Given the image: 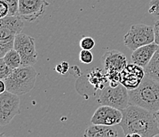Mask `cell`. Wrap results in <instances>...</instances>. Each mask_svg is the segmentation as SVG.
Returning a JSON list of instances; mask_svg holds the SVG:
<instances>
[{
	"instance_id": "484cf974",
	"label": "cell",
	"mask_w": 159,
	"mask_h": 137,
	"mask_svg": "<svg viewBox=\"0 0 159 137\" xmlns=\"http://www.w3.org/2000/svg\"><path fill=\"white\" fill-rule=\"evenodd\" d=\"M125 137H142V135L138 133H132V134H128V135H125Z\"/></svg>"
},
{
	"instance_id": "4316f807",
	"label": "cell",
	"mask_w": 159,
	"mask_h": 137,
	"mask_svg": "<svg viewBox=\"0 0 159 137\" xmlns=\"http://www.w3.org/2000/svg\"><path fill=\"white\" fill-rule=\"evenodd\" d=\"M154 116H155L156 120H157V123H158V125H159V110L157 111L156 112H154Z\"/></svg>"
},
{
	"instance_id": "9c48e42d",
	"label": "cell",
	"mask_w": 159,
	"mask_h": 137,
	"mask_svg": "<svg viewBox=\"0 0 159 137\" xmlns=\"http://www.w3.org/2000/svg\"><path fill=\"white\" fill-rule=\"evenodd\" d=\"M48 5L49 2L46 0H19L18 16L32 22L44 14Z\"/></svg>"
},
{
	"instance_id": "7a4b0ae2",
	"label": "cell",
	"mask_w": 159,
	"mask_h": 137,
	"mask_svg": "<svg viewBox=\"0 0 159 137\" xmlns=\"http://www.w3.org/2000/svg\"><path fill=\"white\" fill-rule=\"evenodd\" d=\"M130 106H136L152 112L159 110V83L145 75L135 90L128 91Z\"/></svg>"
},
{
	"instance_id": "277c9868",
	"label": "cell",
	"mask_w": 159,
	"mask_h": 137,
	"mask_svg": "<svg viewBox=\"0 0 159 137\" xmlns=\"http://www.w3.org/2000/svg\"><path fill=\"white\" fill-rule=\"evenodd\" d=\"M24 23L20 16H7L0 21V56L2 58L8 52L14 48V41L21 34Z\"/></svg>"
},
{
	"instance_id": "603a6c76",
	"label": "cell",
	"mask_w": 159,
	"mask_h": 137,
	"mask_svg": "<svg viewBox=\"0 0 159 137\" xmlns=\"http://www.w3.org/2000/svg\"><path fill=\"white\" fill-rule=\"evenodd\" d=\"M69 68H70L69 63L66 61H63L61 63H59V64L56 65V71H57L60 74L63 75L66 74V72L68 71Z\"/></svg>"
},
{
	"instance_id": "ac0fdd59",
	"label": "cell",
	"mask_w": 159,
	"mask_h": 137,
	"mask_svg": "<svg viewBox=\"0 0 159 137\" xmlns=\"http://www.w3.org/2000/svg\"><path fill=\"white\" fill-rule=\"evenodd\" d=\"M13 70L6 64L3 59H0V79H6L11 75Z\"/></svg>"
},
{
	"instance_id": "f1b7e54d",
	"label": "cell",
	"mask_w": 159,
	"mask_h": 137,
	"mask_svg": "<svg viewBox=\"0 0 159 137\" xmlns=\"http://www.w3.org/2000/svg\"><path fill=\"white\" fill-rule=\"evenodd\" d=\"M154 137H159V134H157V135H154Z\"/></svg>"
},
{
	"instance_id": "7402d4cb",
	"label": "cell",
	"mask_w": 159,
	"mask_h": 137,
	"mask_svg": "<svg viewBox=\"0 0 159 137\" xmlns=\"http://www.w3.org/2000/svg\"><path fill=\"white\" fill-rule=\"evenodd\" d=\"M10 7L5 2L0 0V18H4L9 16Z\"/></svg>"
},
{
	"instance_id": "5bb4252c",
	"label": "cell",
	"mask_w": 159,
	"mask_h": 137,
	"mask_svg": "<svg viewBox=\"0 0 159 137\" xmlns=\"http://www.w3.org/2000/svg\"><path fill=\"white\" fill-rule=\"evenodd\" d=\"M83 137H118V133L113 127L93 125L85 130Z\"/></svg>"
},
{
	"instance_id": "4fadbf2b",
	"label": "cell",
	"mask_w": 159,
	"mask_h": 137,
	"mask_svg": "<svg viewBox=\"0 0 159 137\" xmlns=\"http://www.w3.org/2000/svg\"><path fill=\"white\" fill-rule=\"evenodd\" d=\"M158 48L159 45H157L156 43H152L139 48L138 49L133 51L131 54V59L132 63L145 68L153 58L154 53L158 49Z\"/></svg>"
},
{
	"instance_id": "52a82bcc",
	"label": "cell",
	"mask_w": 159,
	"mask_h": 137,
	"mask_svg": "<svg viewBox=\"0 0 159 137\" xmlns=\"http://www.w3.org/2000/svg\"><path fill=\"white\" fill-rule=\"evenodd\" d=\"M14 49L19 53L22 67H33L37 62L35 40L25 34H18L14 41Z\"/></svg>"
},
{
	"instance_id": "83f0119b",
	"label": "cell",
	"mask_w": 159,
	"mask_h": 137,
	"mask_svg": "<svg viewBox=\"0 0 159 137\" xmlns=\"http://www.w3.org/2000/svg\"><path fill=\"white\" fill-rule=\"evenodd\" d=\"M0 137H7V136H4L3 133H2L1 135H0ZM7 137H10V136H7Z\"/></svg>"
},
{
	"instance_id": "ffe728a7",
	"label": "cell",
	"mask_w": 159,
	"mask_h": 137,
	"mask_svg": "<svg viewBox=\"0 0 159 137\" xmlns=\"http://www.w3.org/2000/svg\"><path fill=\"white\" fill-rule=\"evenodd\" d=\"M79 60L81 63L89 64L93 62V56L89 50H81L79 53Z\"/></svg>"
},
{
	"instance_id": "2e32d148",
	"label": "cell",
	"mask_w": 159,
	"mask_h": 137,
	"mask_svg": "<svg viewBox=\"0 0 159 137\" xmlns=\"http://www.w3.org/2000/svg\"><path fill=\"white\" fill-rule=\"evenodd\" d=\"M4 62L7 66L11 67L12 70L17 69L21 67V60L19 53L16 51L15 49H12L2 57Z\"/></svg>"
},
{
	"instance_id": "3957f363",
	"label": "cell",
	"mask_w": 159,
	"mask_h": 137,
	"mask_svg": "<svg viewBox=\"0 0 159 137\" xmlns=\"http://www.w3.org/2000/svg\"><path fill=\"white\" fill-rule=\"evenodd\" d=\"M37 72L33 67H20L13 70L11 75L4 79L7 90L21 96L28 94L34 87Z\"/></svg>"
},
{
	"instance_id": "8992f818",
	"label": "cell",
	"mask_w": 159,
	"mask_h": 137,
	"mask_svg": "<svg viewBox=\"0 0 159 137\" xmlns=\"http://www.w3.org/2000/svg\"><path fill=\"white\" fill-rule=\"evenodd\" d=\"M101 106H107L123 111L130 106L128 90L120 83L116 87L105 86L98 97Z\"/></svg>"
},
{
	"instance_id": "44dd1931",
	"label": "cell",
	"mask_w": 159,
	"mask_h": 137,
	"mask_svg": "<svg viewBox=\"0 0 159 137\" xmlns=\"http://www.w3.org/2000/svg\"><path fill=\"white\" fill-rule=\"evenodd\" d=\"M149 13L154 18L159 20V0H151L150 1Z\"/></svg>"
},
{
	"instance_id": "d6986e66",
	"label": "cell",
	"mask_w": 159,
	"mask_h": 137,
	"mask_svg": "<svg viewBox=\"0 0 159 137\" xmlns=\"http://www.w3.org/2000/svg\"><path fill=\"white\" fill-rule=\"evenodd\" d=\"M5 2L10 7L9 16L18 15V6H19V0H2Z\"/></svg>"
},
{
	"instance_id": "7c38bea8",
	"label": "cell",
	"mask_w": 159,
	"mask_h": 137,
	"mask_svg": "<svg viewBox=\"0 0 159 137\" xmlns=\"http://www.w3.org/2000/svg\"><path fill=\"white\" fill-rule=\"evenodd\" d=\"M102 59L104 68L106 73H120L128 66V60L125 55L117 50L106 52Z\"/></svg>"
},
{
	"instance_id": "9a60e30c",
	"label": "cell",
	"mask_w": 159,
	"mask_h": 137,
	"mask_svg": "<svg viewBox=\"0 0 159 137\" xmlns=\"http://www.w3.org/2000/svg\"><path fill=\"white\" fill-rule=\"evenodd\" d=\"M145 75L159 83V48L148 65L144 68Z\"/></svg>"
},
{
	"instance_id": "e0dca14e",
	"label": "cell",
	"mask_w": 159,
	"mask_h": 137,
	"mask_svg": "<svg viewBox=\"0 0 159 137\" xmlns=\"http://www.w3.org/2000/svg\"><path fill=\"white\" fill-rule=\"evenodd\" d=\"M79 45L82 50H89L90 51L93 49L95 46V41L90 37H85L81 39Z\"/></svg>"
},
{
	"instance_id": "8fae6325",
	"label": "cell",
	"mask_w": 159,
	"mask_h": 137,
	"mask_svg": "<svg viewBox=\"0 0 159 137\" xmlns=\"http://www.w3.org/2000/svg\"><path fill=\"white\" fill-rule=\"evenodd\" d=\"M145 77L144 68L135 63L128 64L120 74V83L128 91L135 90Z\"/></svg>"
},
{
	"instance_id": "30bf717a",
	"label": "cell",
	"mask_w": 159,
	"mask_h": 137,
	"mask_svg": "<svg viewBox=\"0 0 159 137\" xmlns=\"http://www.w3.org/2000/svg\"><path fill=\"white\" fill-rule=\"evenodd\" d=\"M123 119L122 111L107 106H101L96 109L91 118L93 125L114 126L120 125Z\"/></svg>"
},
{
	"instance_id": "ba28073f",
	"label": "cell",
	"mask_w": 159,
	"mask_h": 137,
	"mask_svg": "<svg viewBox=\"0 0 159 137\" xmlns=\"http://www.w3.org/2000/svg\"><path fill=\"white\" fill-rule=\"evenodd\" d=\"M20 113L19 96L9 91L0 94V125L6 126Z\"/></svg>"
},
{
	"instance_id": "6da1fadb",
	"label": "cell",
	"mask_w": 159,
	"mask_h": 137,
	"mask_svg": "<svg viewBox=\"0 0 159 137\" xmlns=\"http://www.w3.org/2000/svg\"><path fill=\"white\" fill-rule=\"evenodd\" d=\"M122 113L123 119L119 125L124 135L138 133L142 137H154L159 134V125L154 112L136 106H129Z\"/></svg>"
},
{
	"instance_id": "cb8c5ba5",
	"label": "cell",
	"mask_w": 159,
	"mask_h": 137,
	"mask_svg": "<svg viewBox=\"0 0 159 137\" xmlns=\"http://www.w3.org/2000/svg\"><path fill=\"white\" fill-rule=\"evenodd\" d=\"M154 35H155V41L154 43L159 45V20H157L154 25Z\"/></svg>"
},
{
	"instance_id": "d4e9b609",
	"label": "cell",
	"mask_w": 159,
	"mask_h": 137,
	"mask_svg": "<svg viewBox=\"0 0 159 137\" xmlns=\"http://www.w3.org/2000/svg\"><path fill=\"white\" fill-rule=\"evenodd\" d=\"M7 91V86H6L5 81L3 79L0 80V94H3Z\"/></svg>"
},
{
	"instance_id": "5b68a950",
	"label": "cell",
	"mask_w": 159,
	"mask_h": 137,
	"mask_svg": "<svg viewBox=\"0 0 159 137\" xmlns=\"http://www.w3.org/2000/svg\"><path fill=\"white\" fill-rule=\"evenodd\" d=\"M124 45L131 51H135L139 48L154 43L155 35L154 27L145 24L131 25L129 31L124 35Z\"/></svg>"
}]
</instances>
